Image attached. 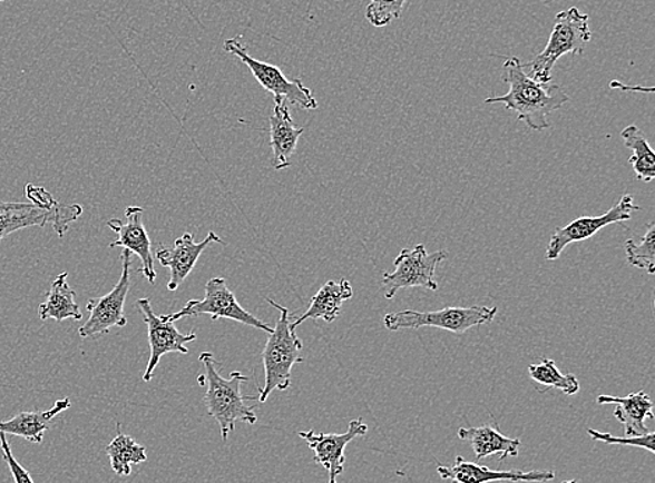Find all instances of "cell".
Wrapping results in <instances>:
<instances>
[{"instance_id":"cell-4","label":"cell","mask_w":655,"mask_h":483,"mask_svg":"<svg viewBox=\"0 0 655 483\" xmlns=\"http://www.w3.org/2000/svg\"><path fill=\"white\" fill-rule=\"evenodd\" d=\"M270 305L280 312L277 325L268 333L266 347L263 349L264 387L256 400L266 403L268 395L278 390L285 392L291 386L293 367L305 362L301 355L304 343L296 336L290 310L277 302L266 298Z\"/></svg>"},{"instance_id":"cell-30","label":"cell","mask_w":655,"mask_h":483,"mask_svg":"<svg viewBox=\"0 0 655 483\" xmlns=\"http://www.w3.org/2000/svg\"><path fill=\"white\" fill-rule=\"evenodd\" d=\"M561 483H577V481H566V482H561Z\"/></svg>"},{"instance_id":"cell-8","label":"cell","mask_w":655,"mask_h":483,"mask_svg":"<svg viewBox=\"0 0 655 483\" xmlns=\"http://www.w3.org/2000/svg\"><path fill=\"white\" fill-rule=\"evenodd\" d=\"M205 290V298L186 302V305L179 312L167 315L165 318L175 323L184 317L211 315L213 322L218 321V318H228V321L242 323V325L257 328V331L266 333L273 331L261 318L253 316L252 313L239 305L235 294L228 288L225 278L214 277L208 279Z\"/></svg>"},{"instance_id":"cell-12","label":"cell","mask_w":655,"mask_h":483,"mask_svg":"<svg viewBox=\"0 0 655 483\" xmlns=\"http://www.w3.org/2000/svg\"><path fill=\"white\" fill-rule=\"evenodd\" d=\"M139 310L145 318L148 332V344H150V358H148L145 375L143 381L151 382L154 372H156L159 361L164 355L189 354L186 344L195 342L197 338L195 333L182 334L174 323L165 318V316H157L151 307V300L141 298L136 302Z\"/></svg>"},{"instance_id":"cell-28","label":"cell","mask_w":655,"mask_h":483,"mask_svg":"<svg viewBox=\"0 0 655 483\" xmlns=\"http://www.w3.org/2000/svg\"><path fill=\"white\" fill-rule=\"evenodd\" d=\"M588 436L593 438L594 442L605 443V444H620V446H630V447H638V448H646L647 452L654 453V433L649 432L647 435L643 436H613L609 433L598 432L594 430L587 431Z\"/></svg>"},{"instance_id":"cell-10","label":"cell","mask_w":655,"mask_h":483,"mask_svg":"<svg viewBox=\"0 0 655 483\" xmlns=\"http://www.w3.org/2000/svg\"><path fill=\"white\" fill-rule=\"evenodd\" d=\"M123 259V274L111 293L101 296L98 299L87 302V310L90 313L88 321L79 328L81 338H97L108 334L114 327H125L128 325V318L125 316V302L128 298L130 289V265L131 254L124 250L120 255Z\"/></svg>"},{"instance_id":"cell-7","label":"cell","mask_w":655,"mask_h":483,"mask_svg":"<svg viewBox=\"0 0 655 483\" xmlns=\"http://www.w3.org/2000/svg\"><path fill=\"white\" fill-rule=\"evenodd\" d=\"M241 41V37L229 38L224 42L225 51L245 63L255 76L258 85L273 95L274 100H285L304 109L317 108L319 103L313 97L312 90L307 89L301 79L289 80L277 66L251 57L247 48Z\"/></svg>"},{"instance_id":"cell-17","label":"cell","mask_w":655,"mask_h":483,"mask_svg":"<svg viewBox=\"0 0 655 483\" xmlns=\"http://www.w3.org/2000/svg\"><path fill=\"white\" fill-rule=\"evenodd\" d=\"M274 111L270 117V146L273 152V168L281 171L290 167V158L294 156L305 128H299L294 124L287 101L274 100Z\"/></svg>"},{"instance_id":"cell-13","label":"cell","mask_w":655,"mask_h":483,"mask_svg":"<svg viewBox=\"0 0 655 483\" xmlns=\"http://www.w3.org/2000/svg\"><path fill=\"white\" fill-rule=\"evenodd\" d=\"M368 425L362 418L350 422L349 431L344 433H316L315 431L300 432L307 446L315 453L316 463L321 464L329 474V483H339V476L344 472L345 447L356 437L365 436Z\"/></svg>"},{"instance_id":"cell-18","label":"cell","mask_w":655,"mask_h":483,"mask_svg":"<svg viewBox=\"0 0 655 483\" xmlns=\"http://www.w3.org/2000/svg\"><path fill=\"white\" fill-rule=\"evenodd\" d=\"M597 403L616 405L614 416L624 425L625 436H643L652 432L648 430L646 421L654 420V404L647 393H632L626 397L599 395Z\"/></svg>"},{"instance_id":"cell-27","label":"cell","mask_w":655,"mask_h":483,"mask_svg":"<svg viewBox=\"0 0 655 483\" xmlns=\"http://www.w3.org/2000/svg\"><path fill=\"white\" fill-rule=\"evenodd\" d=\"M407 0H369L366 19L373 27L388 26L401 18Z\"/></svg>"},{"instance_id":"cell-20","label":"cell","mask_w":655,"mask_h":483,"mask_svg":"<svg viewBox=\"0 0 655 483\" xmlns=\"http://www.w3.org/2000/svg\"><path fill=\"white\" fill-rule=\"evenodd\" d=\"M70 407V400L63 398L57 401L52 408L20 413L9 421H0V433L20 436L26 438L27 442L40 444L43 435L51 427L52 421Z\"/></svg>"},{"instance_id":"cell-24","label":"cell","mask_w":655,"mask_h":483,"mask_svg":"<svg viewBox=\"0 0 655 483\" xmlns=\"http://www.w3.org/2000/svg\"><path fill=\"white\" fill-rule=\"evenodd\" d=\"M106 452L111 460V469L118 476H129L131 465L146 463L147 450L134 437L119 432L117 437L108 444Z\"/></svg>"},{"instance_id":"cell-15","label":"cell","mask_w":655,"mask_h":483,"mask_svg":"<svg viewBox=\"0 0 655 483\" xmlns=\"http://www.w3.org/2000/svg\"><path fill=\"white\" fill-rule=\"evenodd\" d=\"M212 244L224 245L223 239L213 230L202 241H195V236L186 233L175 240L173 248H167L164 245L158 246L156 250L157 260L163 267L169 268L168 289L170 293H174L185 283V279L194 270L197 260L201 259L203 252Z\"/></svg>"},{"instance_id":"cell-9","label":"cell","mask_w":655,"mask_h":483,"mask_svg":"<svg viewBox=\"0 0 655 483\" xmlns=\"http://www.w3.org/2000/svg\"><path fill=\"white\" fill-rule=\"evenodd\" d=\"M448 259L444 250H437L428 254L426 245H417L412 249H403L395 257L393 273H384L382 287L384 298L393 299L400 289L427 288L438 290V283L434 279L440 263Z\"/></svg>"},{"instance_id":"cell-21","label":"cell","mask_w":655,"mask_h":483,"mask_svg":"<svg viewBox=\"0 0 655 483\" xmlns=\"http://www.w3.org/2000/svg\"><path fill=\"white\" fill-rule=\"evenodd\" d=\"M352 296H354V289H352L349 279L343 278L339 283L328 282L313 296L304 315L293 322V327L296 328L311 318H315V321L322 318L326 323H333L340 316L344 302L351 299Z\"/></svg>"},{"instance_id":"cell-11","label":"cell","mask_w":655,"mask_h":483,"mask_svg":"<svg viewBox=\"0 0 655 483\" xmlns=\"http://www.w3.org/2000/svg\"><path fill=\"white\" fill-rule=\"evenodd\" d=\"M638 210H641V207L635 205L633 196L625 195L603 216L576 218L566 227L556 228L553 236H550L547 252H545V259L549 262L558 260L566 246L590 239L608 225L629 221L633 211Z\"/></svg>"},{"instance_id":"cell-14","label":"cell","mask_w":655,"mask_h":483,"mask_svg":"<svg viewBox=\"0 0 655 483\" xmlns=\"http://www.w3.org/2000/svg\"><path fill=\"white\" fill-rule=\"evenodd\" d=\"M145 208L137 206H129L125 210L126 221L119 218L109 219L108 227L118 234V239L109 245V248H124L140 257L141 267L139 272L147 279L148 283H156L157 273L154 268V257L151 254V240L147 234L145 223Z\"/></svg>"},{"instance_id":"cell-1","label":"cell","mask_w":655,"mask_h":483,"mask_svg":"<svg viewBox=\"0 0 655 483\" xmlns=\"http://www.w3.org/2000/svg\"><path fill=\"white\" fill-rule=\"evenodd\" d=\"M504 80L509 86L508 95L487 98L486 103H504L532 130L549 129V115L570 100L564 87L532 80L519 58L506 59Z\"/></svg>"},{"instance_id":"cell-5","label":"cell","mask_w":655,"mask_h":483,"mask_svg":"<svg viewBox=\"0 0 655 483\" xmlns=\"http://www.w3.org/2000/svg\"><path fill=\"white\" fill-rule=\"evenodd\" d=\"M592 41L590 18L577 8L556 14L553 32L541 53L531 62L522 63L526 73L538 83H550L556 62L565 55H583Z\"/></svg>"},{"instance_id":"cell-26","label":"cell","mask_w":655,"mask_h":483,"mask_svg":"<svg viewBox=\"0 0 655 483\" xmlns=\"http://www.w3.org/2000/svg\"><path fill=\"white\" fill-rule=\"evenodd\" d=\"M655 224L649 223L646 234L642 238V244H635L627 239L625 244L626 260L629 266L641 268L649 276L655 272Z\"/></svg>"},{"instance_id":"cell-16","label":"cell","mask_w":655,"mask_h":483,"mask_svg":"<svg viewBox=\"0 0 655 483\" xmlns=\"http://www.w3.org/2000/svg\"><path fill=\"white\" fill-rule=\"evenodd\" d=\"M438 474L446 481L453 483H492V482H531L545 483L553 481L554 471H493L488 466L470 463L457 455L454 464L444 466L439 464Z\"/></svg>"},{"instance_id":"cell-29","label":"cell","mask_w":655,"mask_h":483,"mask_svg":"<svg viewBox=\"0 0 655 483\" xmlns=\"http://www.w3.org/2000/svg\"><path fill=\"white\" fill-rule=\"evenodd\" d=\"M0 448H2L3 460L7 461L10 472H12L14 483H36L32 481L30 472L14 459L12 448H10V444L4 433H0Z\"/></svg>"},{"instance_id":"cell-23","label":"cell","mask_w":655,"mask_h":483,"mask_svg":"<svg viewBox=\"0 0 655 483\" xmlns=\"http://www.w3.org/2000/svg\"><path fill=\"white\" fill-rule=\"evenodd\" d=\"M620 137L632 151L629 162L636 178L644 184L653 183L655 179V152L643 131L636 125H630L622 130Z\"/></svg>"},{"instance_id":"cell-2","label":"cell","mask_w":655,"mask_h":483,"mask_svg":"<svg viewBox=\"0 0 655 483\" xmlns=\"http://www.w3.org/2000/svg\"><path fill=\"white\" fill-rule=\"evenodd\" d=\"M199 361L205 369V373L197 378L202 386L206 384L203 403L206 405L208 415L217 422L223 441L227 443L229 433L235 431L238 422L247 425H255L257 422L256 408L246 404L247 400H256V397H246L242 394V386L250 382V377L242 375L241 372L231 373L229 378L222 376L212 353H202Z\"/></svg>"},{"instance_id":"cell-6","label":"cell","mask_w":655,"mask_h":483,"mask_svg":"<svg viewBox=\"0 0 655 483\" xmlns=\"http://www.w3.org/2000/svg\"><path fill=\"white\" fill-rule=\"evenodd\" d=\"M498 315L497 306L446 307L434 312L400 310L388 313L383 325L389 332L418 331L434 327L456 334L489 325Z\"/></svg>"},{"instance_id":"cell-25","label":"cell","mask_w":655,"mask_h":483,"mask_svg":"<svg viewBox=\"0 0 655 483\" xmlns=\"http://www.w3.org/2000/svg\"><path fill=\"white\" fill-rule=\"evenodd\" d=\"M528 373L539 386L558 388L566 395H575L580 392V382L574 373L564 375L554 361L544 358L539 365L528 366Z\"/></svg>"},{"instance_id":"cell-19","label":"cell","mask_w":655,"mask_h":483,"mask_svg":"<svg viewBox=\"0 0 655 483\" xmlns=\"http://www.w3.org/2000/svg\"><path fill=\"white\" fill-rule=\"evenodd\" d=\"M462 442L471 444L477 460H486L499 454L500 460L517 457L520 453V438H510L502 435L498 422L480 427H460L457 433Z\"/></svg>"},{"instance_id":"cell-3","label":"cell","mask_w":655,"mask_h":483,"mask_svg":"<svg viewBox=\"0 0 655 483\" xmlns=\"http://www.w3.org/2000/svg\"><path fill=\"white\" fill-rule=\"evenodd\" d=\"M30 203L0 200V241L20 229L46 227L51 224L59 236L68 233L69 225L82 214L80 205H60L52 195L38 186L27 185Z\"/></svg>"},{"instance_id":"cell-22","label":"cell","mask_w":655,"mask_h":483,"mask_svg":"<svg viewBox=\"0 0 655 483\" xmlns=\"http://www.w3.org/2000/svg\"><path fill=\"white\" fill-rule=\"evenodd\" d=\"M46 302L38 307V315L46 322L53 318L57 322H79L82 318L80 306L76 302V293L68 284V273L59 274L48 290Z\"/></svg>"},{"instance_id":"cell-31","label":"cell","mask_w":655,"mask_h":483,"mask_svg":"<svg viewBox=\"0 0 655 483\" xmlns=\"http://www.w3.org/2000/svg\"><path fill=\"white\" fill-rule=\"evenodd\" d=\"M0 2H4V0H0Z\"/></svg>"}]
</instances>
